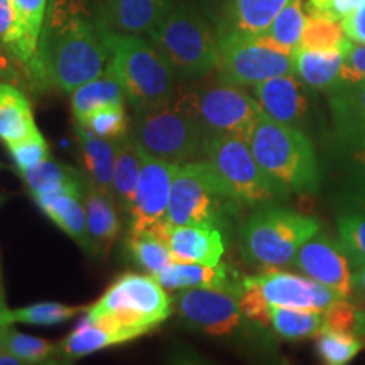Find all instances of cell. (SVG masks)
<instances>
[{"label": "cell", "instance_id": "5", "mask_svg": "<svg viewBox=\"0 0 365 365\" xmlns=\"http://www.w3.org/2000/svg\"><path fill=\"white\" fill-rule=\"evenodd\" d=\"M130 135L148 156L176 164L205 159L208 139L180 90L170 102L135 110Z\"/></svg>", "mask_w": 365, "mask_h": 365}, {"label": "cell", "instance_id": "44", "mask_svg": "<svg viewBox=\"0 0 365 365\" xmlns=\"http://www.w3.org/2000/svg\"><path fill=\"white\" fill-rule=\"evenodd\" d=\"M341 81L357 83L365 81V44L349 41L344 48V66H341Z\"/></svg>", "mask_w": 365, "mask_h": 365}, {"label": "cell", "instance_id": "40", "mask_svg": "<svg viewBox=\"0 0 365 365\" xmlns=\"http://www.w3.org/2000/svg\"><path fill=\"white\" fill-rule=\"evenodd\" d=\"M340 242L355 269L365 266V213L352 210L336 220Z\"/></svg>", "mask_w": 365, "mask_h": 365}, {"label": "cell", "instance_id": "50", "mask_svg": "<svg viewBox=\"0 0 365 365\" xmlns=\"http://www.w3.org/2000/svg\"><path fill=\"white\" fill-rule=\"evenodd\" d=\"M354 284L365 294V266L359 267L354 274Z\"/></svg>", "mask_w": 365, "mask_h": 365}, {"label": "cell", "instance_id": "13", "mask_svg": "<svg viewBox=\"0 0 365 365\" xmlns=\"http://www.w3.org/2000/svg\"><path fill=\"white\" fill-rule=\"evenodd\" d=\"M176 168V163L164 161L143 153L134 205L127 218V230L156 232L168 222V208H170Z\"/></svg>", "mask_w": 365, "mask_h": 365}, {"label": "cell", "instance_id": "4", "mask_svg": "<svg viewBox=\"0 0 365 365\" xmlns=\"http://www.w3.org/2000/svg\"><path fill=\"white\" fill-rule=\"evenodd\" d=\"M108 68L124 86L134 110H145L170 102L176 95V73L156 46L143 36L108 33Z\"/></svg>", "mask_w": 365, "mask_h": 365}, {"label": "cell", "instance_id": "14", "mask_svg": "<svg viewBox=\"0 0 365 365\" xmlns=\"http://www.w3.org/2000/svg\"><path fill=\"white\" fill-rule=\"evenodd\" d=\"M252 284L269 307H286L325 313L333 303L341 299L330 287L312 277H301L277 269H266L257 276H249Z\"/></svg>", "mask_w": 365, "mask_h": 365}, {"label": "cell", "instance_id": "32", "mask_svg": "<svg viewBox=\"0 0 365 365\" xmlns=\"http://www.w3.org/2000/svg\"><path fill=\"white\" fill-rule=\"evenodd\" d=\"M125 250L135 266L154 277L173 261H176L166 242L154 232H129Z\"/></svg>", "mask_w": 365, "mask_h": 365}, {"label": "cell", "instance_id": "47", "mask_svg": "<svg viewBox=\"0 0 365 365\" xmlns=\"http://www.w3.org/2000/svg\"><path fill=\"white\" fill-rule=\"evenodd\" d=\"M14 4L12 0H0V48L9 54L14 36ZM11 56V54H9Z\"/></svg>", "mask_w": 365, "mask_h": 365}, {"label": "cell", "instance_id": "33", "mask_svg": "<svg viewBox=\"0 0 365 365\" xmlns=\"http://www.w3.org/2000/svg\"><path fill=\"white\" fill-rule=\"evenodd\" d=\"M271 325L284 340H307L318 336L325 328V317L319 312L271 307Z\"/></svg>", "mask_w": 365, "mask_h": 365}, {"label": "cell", "instance_id": "52", "mask_svg": "<svg viewBox=\"0 0 365 365\" xmlns=\"http://www.w3.org/2000/svg\"><path fill=\"white\" fill-rule=\"evenodd\" d=\"M6 328L7 327H0V354L6 352Z\"/></svg>", "mask_w": 365, "mask_h": 365}, {"label": "cell", "instance_id": "17", "mask_svg": "<svg viewBox=\"0 0 365 365\" xmlns=\"http://www.w3.org/2000/svg\"><path fill=\"white\" fill-rule=\"evenodd\" d=\"M154 234L161 237L176 261L215 266L225 254V235L218 228L164 223Z\"/></svg>", "mask_w": 365, "mask_h": 365}, {"label": "cell", "instance_id": "7", "mask_svg": "<svg viewBox=\"0 0 365 365\" xmlns=\"http://www.w3.org/2000/svg\"><path fill=\"white\" fill-rule=\"evenodd\" d=\"M239 205L207 159L181 163L173 180L168 223L225 232Z\"/></svg>", "mask_w": 365, "mask_h": 365}, {"label": "cell", "instance_id": "35", "mask_svg": "<svg viewBox=\"0 0 365 365\" xmlns=\"http://www.w3.org/2000/svg\"><path fill=\"white\" fill-rule=\"evenodd\" d=\"M349 41L339 21L328 19L318 14H308L298 49H341L344 51Z\"/></svg>", "mask_w": 365, "mask_h": 365}, {"label": "cell", "instance_id": "46", "mask_svg": "<svg viewBox=\"0 0 365 365\" xmlns=\"http://www.w3.org/2000/svg\"><path fill=\"white\" fill-rule=\"evenodd\" d=\"M341 27L350 41L365 44V2L341 19Z\"/></svg>", "mask_w": 365, "mask_h": 365}, {"label": "cell", "instance_id": "31", "mask_svg": "<svg viewBox=\"0 0 365 365\" xmlns=\"http://www.w3.org/2000/svg\"><path fill=\"white\" fill-rule=\"evenodd\" d=\"M127 341H132L127 333L97 325L83 318L80 325L58 345V354L65 359H81L98 350L127 344Z\"/></svg>", "mask_w": 365, "mask_h": 365}, {"label": "cell", "instance_id": "23", "mask_svg": "<svg viewBox=\"0 0 365 365\" xmlns=\"http://www.w3.org/2000/svg\"><path fill=\"white\" fill-rule=\"evenodd\" d=\"M38 203L41 212L51 220L54 225L61 228L68 237H71L81 249L86 252L95 254L93 244L88 237V228H86V212L83 203V195L68 193V191H59V193H48L33 196Z\"/></svg>", "mask_w": 365, "mask_h": 365}, {"label": "cell", "instance_id": "19", "mask_svg": "<svg viewBox=\"0 0 365 365\" xmlns=\"http://www.w3.org/2000/svg\"><path fill=\"white\" fill-rule=\"evenodd\" d=\"M14 4V36L11 58L34 78L36 58H38L39 39L46 22L48 0H12Z\"/></svg>", "mask_w": 365, "mask_h": 365}, {"label": "cell", "instance_id": "41", "mask_svg": "<svg viewBox=\"0 0 365 365\" xmlns=\"http://www.w3.org/2000/svg\"><path fill=\"white\" fill-rule=\"evenodd\" d=\"M344 154L349 158L344 176V200L352 210L365 213V140Z\"/></svg>", "mask_w": 365, "mask_h": 365}, {"label": "cell", "instance_id": "39", "mask_svg": "<svg viewBox=\"0 0 365 365\" xmlns=\"http://www.w3.org/2000/svg\"><path fill=\"white\" fill-rule=\"evenodd\" d=\"M83 309L85 308L68 307V304L56 303V301H43V303H33L29 307L12 309V318L14 323L49 327L70 322L71 318H75Z\"/></svg>", "mask_w": 365, "mask_h": 365}, {"label": "cell", "instance_id": "21", "mask_svg": "<svg viewBox=\"0 0 365 365\" xmlns=\"http://www.w3.org/2000/svg\"><path fill=\"white\" fill-rule=\"evenodd\" d=\"M156 279L168 291H182L191 287H222V289L242 291V279L230 272L225 264L173 261L158 274Z\"/></svg>", "mask_w": 365, "mask_h": 365}, {"label": "cell", "instance_id": "42", "mask_svg": "<svg viewBox=\"0 0 365 365\" xmlns=\"http://www.w3.org/2000/svg\"><path fill=\"white\" fill-rule=\"evenodd\" d=\"M7 149L19 173L33 170V168L39 166L41 163H44L46 159L51 158L49 156L48 143H46V139L39 130L24 137V139L7 144Z\"/></svg>", "mask_w": 365, "mask_h": 365}, {"label": "cell", "instance_id": "36", "mask_svg": "<svg viewBox=\"0 0 365 365\" xmlns=\"http://www.w3.org/2000/svg\"><path fill=\"white\" fill-rule=\"evenodd\" d=\"M362 349L364 341L357 339L355 333L333 330L327 327L323 328L317 340L318 357L328 365H345L352 362Z\"/></svg>", "mask_w": 365, "mask_h": 365}, {"label": "cell", "instance_id": "27", "mask_svg": "<svg viewBox=\"0 0 365 365\" xmlns=\"http://www.w3.org/2000/svg\"><path fill=\"white\" fill-rule=\"evenodd\" d=\"M140 159L143 153L137 145L130 132L120 139H117V153H115V168H113V202L120 210L125 220L129 218L134 205V196L137 181H139L140 173Z\"/></svg>", "mask_w": 365, "mask_h": 365}, {"label": "cell", "instance_id": "12", "mask_svg": "<svg viewBox=\"0 0 365 365\" xmlns=\"http://www.w3.org/2000/svg\"><path fill=\"white\" fill-rule=\"evenodd\" d=\"M240 291L222 287H191L178 293L176 312L181 322L210 336H228L242 325Z\"/></svg>", "mask_w": 365, "mask_h": 365}, {"label": "cell", "instance_id": "6", "mask_svg": "<svg viewBox=\"0 0 365 365\" xmlns=\"http://www.w3.org/2000/svg\"><path fill=\"white\" fill-rule=\"evenodd\" d=\"M148 36L176 76L200 78L218 68V36L202 14L188 4L171 7Z\"/></svg>", "mask_w": 365, "mask_h": 365}, {"label": "cell", "instance_id": "20", "mask_svg": "<svg viewBox=\"0 0 365 365\" xmlns=\"http://www.w3.org/2000/svg\"><path fill=\"white\" fill-rule=\"evenodd\" d=\"M289 0H225L218 21V36L264 34Z\"/></svg>", "mask_w": 365, "mask_h": 365}, {"label": "cell", "instance_id": "37", "mask_svg": "<svg viewBox=\"0 0 365 365\" xmlns=\"http://www.w3.org/2000/svg\"><path fill=\"white\" fill-rule=\"evenodd\" d=\"M76 124L86 127L103 139H120L129 134L130 124L125 113V103H108L91 110L81 122Z\"/></svg>", "mask_w": 365, "mask_h": 365}, {"label": "cell", "instance_id": "45", "mask_svg": "<svg viewBox=\"0 0 365 365\" xmlns=\"http://www.w3.org/2000/svg\"><path fill=\"white\" fill-rule=\"evenodd\" d=\"M362 2L365 0H308V9L312 14H318L333 21H341Z\"/></svg>", "mask_w": 365, "mask_h": 365}, {"label": "cell", "instance_id": "43", "mask_svg": "<svg viewBox=\"0 0 365 365\" xmlns=\"http://www.w3.org/2000/svg\"><path fill=\"white\" fill-rule=\"evenodd\" d=\"M327 328L341 331H352L364 335L365 333V309L360 312L357 307L349 303L346 298H341L333 303L330 308L323 313Z\"/></svg>", "mask_w": 365, "mask_h": 365}, {"label": "cell", "instance_id": "28", "mask_svg": "<svg viewBox=\"0 0 365 365\" xmlns=\"http://www.w3.org/2000/svg\"><path fill=\"white\" fill-rule=\"evenodd\" d=\"M38 130L29 98L16 85L0 81V140L16 143Z\"/></svg>", "mask_w": 365, "mask_h": 365}, {"label": "cell", "instance_id": "22", "mask_svg": "<svg viewBox=\"0 0 365 365\" xmlns=\"http://www.w3.org/2000/svg\"><path fill=\"white\" fill-rule=\"evenodd\" d=\"M171 0H105L103 19L117 33L149 34L166 12Z\"/></svg>", "mask_w": 365, "mask_h": 365}, {"label": "cell", "instance_id": "10", "mask_svg": "<svg viewBox=\"0 0 365 365\" xmlns=\"http://www.w3.org/2000/svg\"><path fill=\"white\" fill-rule=\"evenodd\" d=\"M218 73L223 83L254 86L269 78L294 73V54L271 43L266 36L220 34Z\"/></svg>", "mask_w": 365, "mask_h": 365}, {"label": "cell", "instance_id": "18", "mask_svg": "<svg viewBox=\"0 0 365 365\" xmlns=\"http://www.w3.org/2000/svg\"><path fill=\"white\" fill-rule=\"evenodd\" d=\"M328 93L336 148L349 153L365 140V81H341Z\"/></svg>", "mask_w": 365, "mask_h": 365}, {"label": "cell", "instance_id": "48", "mask_svg": "<svg viewBox=\"0 0 365 365\" xmlns=\"http://www.w3.org/2000/svg\"><path fill=\"white\" fill-rule=\"evenodd\" d=\"M14 323L12 309H9L6 303V293L2 286V271H0V327H9Z\"/></svg>", "mask_w": 365, "mask_h": 365}, {"label": "cell", "instance_id": "2", "mask_svg": "<svg viewBox=\"0 0 365 365\" xmlns=\"http://www.w3.org/2000/svg\"><path fill=\"white\" fill-rule=\"evenodd\" d=\"M247 143L259 166L282 190L287 193H317L318 159L303 130L261 113Z\"/></svg>", "mask_w": 365, "mask_h": 365}, {"label": "cell", "instance_id": "25", "mask_svg": "<svg viewBox=\"0 0 365 365\" xmlns=\"http://www.w3.org/2000/svg\"><path fill=\"white\" fill-rule=\"evenodd\" d=\"M76 135H78L81 161H83V168L88 176L86 180L113 200L112 182L117 139H103L80 124H76Z\"/></svg>", "mask_w": 365, "mask_h": 365}, {"label": "cell", "instance_id": "38", "mask_svg": "<svg viewBox=\"0 0 365 365\" xmlns=\"http://www.w3.org/2000/svg\"><path fill=\"white\" fill-rule=\"evenodd\" d=\"M6 349L22 364H48L58 354V345L53 341L14 330L12 325L6 328Z\"/></svg>", "mask_w": 365, "mask_h": 365}, {"label": "cell", "instance_id": "29", "mask_svg": "<svg viewBox=\"0 0 365 365\" xmlns=\"http://www.w3.org/2000/svg\"><path fill=\"white\" fill-rule=\"evenodd\" d=\"M21 178L24 180L31 196L59 193V191L83 195L86 182L83 175L75 168L53 161L51 158L46 159L33 170L21 171Z\"/></svg>", "mask_w": 365, "mask_h": 365}, {"label": "cell", "instance_id": "9", "mask_svg": "<svg viewBox=\"0 0 365 365\" xmlns=\"http://www.w3.org/2000/svg\"><path fill=\"white\" fill-rule=\"evenodd\" d=\"M205 159L212 164L237 203L259 205L287 193L264 173L249 143L242 137L210 135L205 145Z\"/></svg>", "mask_w": 365, "mask_h": 365}, {"label": "cell", "instance_id": "24", "mask_svg": "<svg viewBox=\"0 0 365 365\" xmlns=\"http://www.w3.org/2000/svg\"><path fill=\"white\" fill-rule=\"evenodd\" d=\"M83 203L86 228H88V237L95 252L108 254L122 230V222L117 215V205L110 196L95 188L88 180L85 182Z\"/></svg>", "mask_w": 365, "mask_h": 365}, {"label": "cell", "instance_id": "8", "mask_svg": "<svg viewBox=\"0 0 365 365\" xmlns=\"http://www.w3.org/2000/svg\"><path fill=\"white\" fill-rule=\"evenodd\" d=\"M319 232L314 218L281 207H262L242 225V255L262 269L291 266L301 245Z\"/></svg>", "mask_w": 365, "mask_h": 365}, {"label": "cell", "instance_id": "30", "mask_svg": "<svg viewBox=\"0 0 365 365\" xmlns=\"http://www.w3.org/2000/svg\"><path fill=\"white\" fill-rule=\"evenodd\" d=\"M108 103H127L124 86L108 66L97 78L71 91V113L76 122H81L91 110Z\"/></svg>", "mask_w": 365, "mask_h": 365}, {"label": "cell", "instance_id": "49", "mask_svg": "<svg viewBox=\"0 0 365 365\" xmlns=\"http://www.w3.org/2000/svg\"><path fill=\"white\" fill-rule=\"evenodd\" d=\"M14 59L9 56V54L0 48V76H9L12 73V65H14Z\"/></svg>", "mask_w": 365, "mask_h": 365}, {"label": "cell", "instance_id": "3", "mask_svg": "<svg viewBox=\"0 0 365 365\" xmlns=\"http://www.w3.org/2000/svg\"><path fill=\"white\" fill-rule=\"evenodd\" d=\"M173 313V301L150 274L125 272L86 308V319L139 339L166 322Z\"/></svg>", "mask_w": 365, "mask_h": 365}, {"label": "cell", "instance_id": "51", "mask_svg": "<svg viewBox=\"0 0 365 365\" xmlns=\"http://www.w3.org/2000/svg\"><path fill=\"white\" fill-rule=\"evenodd\" d=\"M21 359H17L16 355L11 352H2L0 354V365H21Z\"/></svg>", "mask_w": 365, "mask_h": 365}, {"label": "cell", "instance_id": "1", "mask_svg": "<svg viewBox=\"0 0 365 365\" xmlns=\"http://www.w3.org/2000/svg\"><path fill=\"white\" fill-rule=\"evenodd\" d=\"M110 29L85 0H54L41 33L34 81L71 93L97 78L110 61Z\"/></svg>", "mask_w": 365, "mask_h": 365}, {"label": "cell", "instance_id": "15", "mask_svg": "<svg viewBox=\"0 0 365 365\" xmlns=\"http://www.w3.org/2000/svg\"><path fill=\"white\" fill-rule=\"evenodd\" d=\"M293 266L341 298H350L352 294L354 274L350 272V259L341 242L317 232L301 245Z\"/></svg>", "mask_w": 365, "mask_h": 365}, {"label": "cell", "instance_id": "16", "mask_svg": "<svg viewBox=\"0 0 365 365\" xmlns=\"http://www.w3.org/2000/svg\"><path fill=\"white\" fill-rule=\"evenodd\" d=\"M254 97L264 115L274 120L298 127L307 120L308 97L307 85L291 75H281L269 78L252 86Z\"/></svg>", "mask_w": 365, "mask_h": 365}, {"label": "cell", "instance_id": "34", "mask_svg": "<svg viewBox=\"0 0 365 365\" xmlns=\"http://www.w3.org/2000/svg\"><path fill=\"white\" fill-rule=\"evenodd\" d=\"M304 22H307V14H304L303 0H289L287 6L277 14L264 36L271 43L279 46L281 49L294 54L296 49L299 48Z\"/></svg>", "mask_w": 365, "mask_h": 365}, {"label": "cell", "instance_id": "26", "mask_svg": "<svg viewBox=\"0 0 365 365\" xmlns=\"http://www.w3.org/2000/svg\"><path fill=\"white\" fill-rule=\"evenodd\" d=\"M341 49H296L294 73L313 90L330 91L341 83Z\"/></svg>", "mask_w": 365, "mask_h": 365}, {"label": "cell", "instance_id": "11", "mask_svg": "<svg viewBox=\"0 0 365 365\" xmlns=\"http://www.w3.org/2000/svg\"><path fill=\"white\" fill-rule=\"evenodd\" d=\"M210 135H235L249 140L255 122L261 117L257 100L242 86L223 83L198 91H181Z\"/></svg>", "mask_w": 365, "mask_h": 365}]
</instances>
